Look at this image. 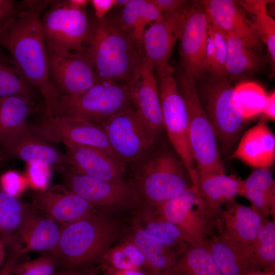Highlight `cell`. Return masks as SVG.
<instances>
[{"mask_svg":"<svg viewBox=\"0 0 275 275\" xmlns=\"http://www.w3.org/2000/svg\"><path fill=\"white\" fill-rule=\"evenodd\" d=\"M147 232L173 250L180 256L189 246L178 229L171 222L156 214L148 218L145 228Z\"/></svg>","mask_w":275,"mask_h":275,"instance_id":"cell-36","label":"cell"},{"mask_svg":"<svg viewBox=\"0 0 275 275\" xmlns=\"http://www.w3.org/2000/svg\"><path fill=\"white\" fill-rule=\"evenodd\" d=\"M130 1V0H116V5H117L119 7H124Z\"/></svg>","mask_w":275,"mask_h":275,"instance_id":"cell-52","label":"cell"},{"mask_svg":"<svg viewBox=\"0 0 275 275\" xmlns=\"http://www.w3.org/2000/svg\"><path fill=\"white\" fill-rule=\"evenodd\" d=\"M29 125L36 134L46 141L93 147L117 159L101 127L86 120L45 115L38 123Z\"/></svg>","mask_w":275,"mask_h":275,"instance_id":"cell-13","label":"cell"},{"mask_svg":"<svg viewBox=\"0 0 275 275\" xmlns=\"http://www.w3.org/2000/svg\"><path fill=\"white\" fill-rule=\"evenodd\" d=\"M215 48L213 38L208 29V37L205 50V63L207 71L212 72L215 60Z\"/></svg>","mask_w":275,"mask_h":275,"instance_id":"cell-45","label":"cell"},{"mask_svg":"<svg viewBox=\"0 0 275 275\" xmlns=\"http://www.w3.org/2000/svg\"><path fill=\"white\" fill-rule=\"evenodd\" d=\"M244 275H275V272L254 269L248 271Z\"/></svg>","mask_w":275,"mask_h":275,"instance_id":"cell-50","label":"cell"},{"mask_svg":"<svg viewBox=\"0 0 275 275\" xmlns=\"http://www.w3.org/2000/svg\"><path fill=\"white\" fill-rule=\"evenodd\" d=\"M64 181L68 188L95 207H130L141 202L132 182L103 180L72 169L65 173Z\"/></svg>","mask_w":275,"mask_h":275,"instance_id":"cell-14","label":"cell"},{"mask_svg":"<svg viewBox=\"0 0 275 275\" xmlns=\"http://www.w3.org/2000/svg\"><path fill=\"white\" fill-rule=\"evenodd\" d=\"M238 196L245 197L263 218L275 215V181L269 168H257L241 180Z\"/></svg>","mask_w":275,"mask_h":275,"instance_id":"cell-26","label":"cell"},{"mask_svg":"<svg viewBox=\"0 0 275 275\" xmlns=\"http://www.w3.org/2000/svg\"><path fill=\"white\" fill-rule=\"evenodd\" d=\"M264 219L252 207L234 202L224 208L216 229L223 238L247 246L256 239Z\"/></svg>","mask_w":275,"mask_h":275,"instance_id":"cell-24","label":"cell"},{"mask_svg":"<svg viewBox=\"0 0 275 275\" xmlns=\"http://www.w3.org/2000/svg\"><path fill=\"white\" fill-rule=\"evenodd\" d=\"M41 25L46 44L84 51L90 31L86 7L76 6L70 0L52 1L42 15Z\"/></svg>","mask_w":275,"mask_h":275,"instance_id":"cell-10","label":"cell"},{"mask_svg":"<svg viewBox=\"0 0 275 275\" xmlns=\"http://www.w3.org/2000/svg\"><path fill=\"white\" fill-rule=\"evenodd\" d=\"M34 88L24 77L11 57L0 53V99L22 96L33 98Z\"/></svg>","mask_w":275,"mask_h":275,"instance_id":"cell-35","label":"cell"},{"mask_svg":"<svg viewBox=\"0 0 275 275\" xmlns=\"http://www.w3.org/2000/svg\"><path fill=\"white\" fill-rule=\"evenodd\" d=\"M162 13H171L185 7L190 1L184 0H152Z\"/></svg>","mask_w":275,"mask_h":275,"instance_id":"cell-43","label":"cell"},{"mask_svg":"<svg viewBox=\"0 0 275 275\" xmlns=\"http://www.w3.org/2000/svg\"><path fill=\"white\" fill-rule=\"evenodd\" d=\"M202 104L223 151L234 146L243 127L244 119L231 82L226 78L212 76L202 92Z\"/></svg>","mask_w":275,"mask_h":275,"instance_id":"cell-7","label":"cell"},{"mask_svg":"<svg viewBox=\"0 0 275 275\" xmlns=\"http://www.w3.org/2000/svg\"><path fill=\"white\" fill-rule=\"evenodd\" d=\"M210 253L221 275H244L251 270L233 243L218 235L207 239Z\"/></svg>","mask_w":275,"mask_h":275,"instance_id":"cell-34","label":"cell"},{"mask_svg":"<svg viewBox=\"0 0 275 275\" xmlns=\"http://www.w3.org/2000/svg\"><path fill=\"white\" fill-rule=\"evenodd\" d=\"M0 153L5 158H16L50 167L69 165L66 154L36 134L29 125L14 139L1 146Z\"/></svg>","mask_w":275,"mask_h":275,"instance_id":"cell-23","label":"cell"},{"mask_svg":"<svg viewBox=\"0 0 275 275\" xmlns=\"http://www.w3.org/2000/svg\"><path fill=\"white\" fill-rule=\"evenodd\" d=\"M263 115L266 119L275 120V92H271L267 95L265 105L262 111Z\"/></svg>","mask_w":275,"mask_h":275,"instance_id":"cell-46","label":"cell"},{"mask_svg":"<svg viewBox=\"0 0 275 275\" xmlns=\"http://www.w3.org/2000/svg\"><path fill=\"white\" fill-rule=\"evenodd\" d=\"M46 45L49 78L61 95L80 94L98 81L93 63L86 52H70Z\"/></svg>","mask_w":275,"mask_h":275,"instance_id":"cell-11","label":"cell"},{"mask_svg":"<svg viewBox=\"0 0 275 275\" xmlns=\"http://www.w3.org/2000/svg\"><path fill=\"white\" fill-rule=\"evenodd\" d=\"M6 246L3 241L0 240V268L6 259L7 253Z\"/></svg>","mask_w":275,"mask_h":275,"instance_id":"cell-51","label":"cell"},{"mask_svg":"<svg viewBox=\"0 0 275 275\" xmlns=\"http://www.w3.org/2000/svg\"><path fill=\"white\" fill-rule=\"evenodd\" d=\"M209 21L200 1L186 7L185 19L180 40L181 69L195 81L207 71L205 50Z\"/></svg>","mask_w":275,"mask_h":275,"instance_id":"cell-15","label":"cell"},{"mask_svg":"<svg viewBox=\"0 0 275 275\" xmlns=\"http://www.w3.org/2000/svg\"><path fill=\"white\" fill-rule=\"evenodd\" d=\"M16 4L14 1L0 0V22L12 13Z\"/></svg>","mask_w":275,"mask_h":275,"instance_id":"cell-48","label":"cell"},{"mask_svg":"<svg viewBox=\"0 0 275 275\" xmlns=\"http://www.w3.org/2000/svg\"><path fill=\"white\" fill-rule=\"evenodd\" d=\"M233 244L250 269L275 272L274 219L265 218L258 235L252 244L247 246Z\"/></svg>","mask_w":275,"mask_h":275,"instance_id":"cell-27","label":"cell"},{"mask_svg":"<svg viewBox=\"0 0 275 275\" xmlns=\"http://www.w3.org/2000/svg\"><path fill=\"white\" fill-rule=\"evenodd\" d=\"M84 51L90 58L98 78L129 85L140 68L143 51L115 18H95Z\"/></svg>","mask_w":275,"mask_h":275,"instance_id":"cell-2","label":"cell"},{"mask_svg":"<svg viewBox=\"0 0 275 275\" xmlns=\"http://www.w3.org/2000/svg\"><path fill=\"white\" fill-rule=\"evenodd\" d=\"M28 205L0 188V240L7 251L18 245L17 232Z\"/></svg>","mask_w":275,"mask_h":275,"instance_id":"cell-33","label":"cell"},{"mask_svg":"<svg viewBox=\"0 0 275 275\" xmlns=\"http://www.w3.org/2000/svg\"><path fill=\"white\" fill-rule=\"evenodd\" d=\"M69 165L74 171L106 181H123L126 168L123 163L104 151L91 146L65 144Z\"/></svg>","mask_w":275,"mask_h":275,"instance_id":"cell-21","label":"cell"},{"mask_svg":"<svg viewBox=\"0 0 275 275\" xmlns=\"http://www.w3.org/2000/svg\"><path fill=\"white\" fill-rule=\"evenodd\" d=\"M62 227L52 217L28 204L17 232L21 254L31 252L52 253L58 244Z\"/></svg>","mask_w":275,"mask_h":275,"instance_id":"cell-18","label":"cell"},{"mask_svg":"<svg viewBox=\"0 0 275 275\" xmlns=\"http://www.w3.org/2000/svg\"><path fill=\"white\" fill-rule=\"evenodd\" d=\"M129 239L141 250L146 259L148 271L152 275H161L172 267L179 257L171 248L136 227Z\"/></svg>","mask_w":275,"mask_h":275,"instance_id":"cell-31","label":"cell"},{"mask_svg":"<svg viewBox=\"0 0 275 275\" xmlns=\"http://www.w3.org/2000/svg\"><path fill=\"white\" fill-rule=\"evenodd\" d=\"M162 16L152 0H130L115 19L142 49V39L146 26ZM143 50V49H142Z\"/></svg>","mask_w":275,"mask_h":275,"instance_id":"cell-30","label":"cell"},{"mask_svg":"<svg viewBox=\"0 0 275 275\" xmlns=\"http://www.w3.org/2000/svg\"><path fill=\"white\" fill-rule=\"evenodd\" d=\"M231 157L257 168H269L275 160V137L264 115L241 137Z\"/></svg>","mask_w":275,"mask_h":275,"instance_id":"cell-25","label":"cell"},{"mask_svg":"<svg viewBox=\"0 0 275 275\" xmlns=\"http://www.w3.org/2000/svg\"><path fill=\"white\" fill-rule=\"evenodd\" d=\"M52 0H24L0 22V47L10 53L21 72L42 96L45 114L52 110L61 96L51 82L48 70L46 42L41 17Z\"/></svg>","mask_w":275,"mask_h":275,"instance_id":"cell-1","label":"cell"},{"mask_svg":"<svg viewBox=\"0 0 275 275\" xmlns=\"http://www.w3.org/2000/svg\"><path fill=\"white\" fill-rule=\"evenodd\" d=\"M200 2L209 22L224 35L240 38L256 50L259 47L261 38L239 1L206 0Z\"/></svg>","mask_w":275,"mask_h":275,"instance_id":"cell-19","label":"cell"},{"mask_svg":"<svg viewBox=\"0 0 275 275\" xmlns=\"http://www.w3.org/2000/svg\"><path fill=\"white\" fill-rule=\"evenodd\" d=\"M135 162L132 182L140 201L156 207L194 185L178 156L164 149L154 150Z\"/></svg>","mask_w":275,"mask_h":275,"instance_id":"cell-4","label":"cell"},{"mask_svg":"<svg viewBox=\"0 0 275 275\" xmlns=\"http://www.w3.org/2000/svg\"><path fill=\"white\" fill-rule=\"evenodd\" d=\"M0 188L7 194L18 198L22 189V181L15 174L8 173L1 177Z\"/></svg>","mask_w":275,"mask_h":275,"instance_id":"cell-41","label":"cell"},{"mask_svg":"<svg viewBox=\"0 0 275 275\" xmlns=\"http://www.w3.org/2000/svg\"><path fill=\"white\" fill-rule=\"evenodd\" d=\"M94 8L95 17L103 19L106 14L116 4V0H92L90 1Z\"/></svg>","mask_w":275,"mask_h":275,"instance_id":"cell-44","label":"cell"},{"mask_svg":"<svg viewBox=\"0 0 275 275\" xmlns=\"http://www.w3.org/2000/svg\"><path fill=\"white\" fill-rule=\"evenodd\" d=\"M58 264L56 259L49 253L28 261L18 262L14 266V275H54Z\"/></svg>","mask_w":275,"mask_h":275,"instance_id":"cell-38","label":"cell"},{"mask_svg":"<svg viewBox=\"0 0 275 275\" xmlns=\"http://www.w3.org/2000/svg\"><path fill=\"white\" fill-rule=\"evenodd\" d=\"M164 128L176 154L187 169L191 181H198V172L191 153L188 135V117L184 100L174 76V69L155 73Z\"/></svg>","mask_w":275,"mask_h":275,"instance_id":"cell-9","label":"cell"},{"mask_svg":"<svg viewBox=\"0 0 275 275\" xmlns=\"http://www.w3.org/2000/svg\"><path fill=\"white\" fill-rule=\"evenodd\" d=\"M198 186L203 199L210 235L224 208L235 202L241 179L235 175L216 172L198 173Z\"/></svg>","mask_w":275,"mask_h":275,"instance_id":"cell-20","label":"cell"},{"mask_svg":"<svg viewBox=\"0 0 275 275\" xmlns=\"http://www.w3.org/2000/svg\"><path fill=\"white\" fill-rule=\"evenodd\" d=\"M215 48V63L211 73L212 76L225 78V66L228 55L227 41L224 34L209 22Z\"/></svg>","mask_w":275,"mask_h":275,"instance_id":"cell-40","label":"cell"},{"mask_svg":"<svg viewBox=\"0 0 275 275\" xmlns=\"http://www.w3.org/2000/svg\"><path fill=\"white\" fill-rule=\"evenodd\" d=\"M155 207L156 214L173 224L189 245H200L210 235L198 186L194 185Z\"/></svg>","mask_w":275,"mask_h":275,"instance_id":"cell-12","label":"cell"},{"mask_svg":"<svg viewBox=\"0 0 275 275\" xmlns=\"http://www.w3.org/2000/svg\"><path fill=\"white\" fill-rule=\"evenodd\" d=\"M207 239L200 245L190 246L161 275H221Z\"/></svg>","mask_w":275,"mask_h":275,"instance_id":"cell-32","label":"cell"},{"mask_svg":"<svg viewBox=\"0 0 275 275\" xmlns=\"http://www.w3.org/2000/svg\"><path fill=\"white\" fill-rule=\"evenodd\" d=\"M31 198L33 206L62 225L86 218L97 211L96 207L64 186L36 190Z\"/></svg>","mask_w":275,"mask_h":275,"instance_id":"cell-17","label":"cell"},{"mask_svg":"<svg viewBox=\"0 0 275 275\" xmlns=\"http://www.w3.org/2000/svg\"><path fill=\"white\" fill-rule=\"evenodd\" d=\"M103 275H152L142 270L116 269L103 265Z\"/></svg>","mask_w":275,"mask_h":275,"instance_id":"cell-47","label":"cell"},{"mask_svg":"<svg viewBox=\"0 0 275 275\" xmlns=\"http://www.w3.org/2000/svg\"><path fill=\"white\" fill-rule=\"evenodd\" d=\"M54 275H93L84 269H70L58 268Z\"/></svg>","mask_w":275,"mask_h":275,"instance_id":"cell-49","label":"cell"},{"mask_svg":"<svg viewBox=\"0 0 275 275\" xmlns=\"http://www.w3.org/2000/svg\"><path fill=\"white\" fill-rule=\"evenodd\" d=\"M224 35L228 48L225 66V78L227 80L232 82L238 78L263 69L264 62L255 49L240 38Z\"/></svg>","mask_w":275,"mask_h":275,"instance_id":"cell-28","label":"cell"},{"mask_svg":"<svg viewBox=\"0 0 275 275\" xmlns=\"http://www.w3.org/2000/svg\"><path fill=\"white\" fill-rule=\"evenodd\" d=\"M118 233L115 224L96 211L86 218L62 225L58 244L50 254L56 259L58 268L84 269L100 260Z\"/></svg>","mask_w":275,"mask_h":275,"instance_id":"cell-3","label":"cell"},{"mask_svg":"<svg viewBox=\"0 0 275 275\" xmlns=\"http://www.w3.org/2000/svg\"><path fill=\"white\" fill-rule=\"evenodd\" d=\"M235 90L245 120L262 112L267 94L260 85L252 81L243 82L237 85Z\"/></svg>","mask_w":275,"mask_h":275,"instance_id":"cell-37","label":"cell"},{"mask_svg":"<svg viewBox=\"0 0 275 275\" xmlns=\"http://www.w3.org/2000/svg\"><path fill=\"white\" fill-rule=\"evenodd\" d=\"M186 6L171 13H162V17L152 23L144 33V57L155 73L166 72L172 68L170 59L180 38Z\"/></svg>","mask_w":275,"mask_h":275,"instance_id":"cell-16","label":"cell"},{"mask_svg":"<svg viewBox=\"0 0 275 275\" xmlns=\"http://www.w3.org/2000/svg\"><path fill=\"white\" fill-rule=\"evenodd\" d=\"M132 106L128 85L98 80L80 94L61 95L52 116L76 117L98 125Z\"/></svg>","mask_w":275,"mask_h":275,"instance_id":"cell-6","label":"cell"},{"mask_svg":"<svg viewBox=\"0 0 275 275\" xmlns=\"http://www.w3.org/2000/svg\"><path fill=\"white\" fill-rule=\"evenodd\" d=\"M21 255L18 247L8 251L5 262L0 268V275H13V268Z\"/></svg>","mask_w":275,"mask_h":275,"instance_id":"cell-42","label":"cell"},{"mask_svg":"<svg viewBox=\"0 0 275 275\" xmlns=\"http://www.w3.org/2000/svg\"><path fill=\"white\" fill-rule=\"evenodd\" d=\"M116 157L125 165L134 163L154 148L158 133L133 105L98 124Z\"/></svg>","mask_w":275,"mask_h":275,"instance_id":"cell-8","label":"cell"},{"mask_svg":"<svg viewBox=\"0 0 275 275\" xmlns=\"http://www.w3.org/2000/svg\"><path fill=\"white\" fill-rule=\"evenodd\" d=\"M33 108L32 98L12 96L0 99V146L29 126L27 120Z\"/></svg>","mask_w":275,"mask_h":275,"instance_id":"cell-29","label":"cell"},{"mask_svg":"<svg viewBox=\"0 0 275 275\" xmlns=\"http://www.w3.org/2000/svg\"><path fill=\"white\" fill-rule=\"evenodd\" d=\"M186 106L189 147L198 173H225L217 141L195 81L180 69L175 78Z\"/></svg>","mask_w":275,"mask_h":275,"instance_id":"cell-5","label":"cell"},{"mask_svg":"<svg viewBox=\"0 0 275 275\" xmlns=\"http://www.w3.org/2000/svg\"><path fill=\"white\" fill-rule=\"evenodd\" d=\"M129 86L133 106L148 125L158 133L164 125L157 83L154 70L144 57Z\"/></svg>","mask_w":275,"mask_h":275,"instance_id":"cell-22","label":"cell"},{"mask_svg":"<svg viewBox=\"0 0 275 275\" xmlns=\"http://www.w3.org/2000/svg\"><path fill=\"white\" fill-rule=\"evenodd\" d=\"M252 21L261 40L266 44L274 68L275 63V21L267 12V8L255 14Z\"/></svg>","mask_w":275,"mask_h":275,"instance_id":"cell-39","label":"cell"},{"mask_svg":"<svg viewBox=\"0 0 275 275\" xmlns=\"http://www.w3.org/2000/svg\"><path fill=\"white\" fill-rule=\"evenodd\" d=\"M5 159L6 158L0 153V163Z\"/></svg>","mask_w":275,"mask_h":275,"instance_id":"cell-53","label":"cell"}]
</instances>
